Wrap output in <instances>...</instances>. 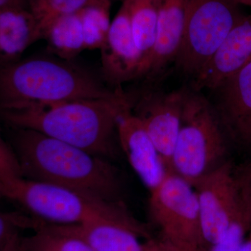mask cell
<instances>
[{"mask_svg":"<svg viewBox=\"0 0 251 251\" xmlns=\"http://www.w3.org/2000/svg\"><path fill=\"white\" fill-rule=\"evenodd\" d=\"M40 39L39 23L29 9L0 10L1 67L21 60L25 50Z\"/></svg>","mask_w":251,"mask_h":251,"instance_id":"2e32d148","label":"cell"},{"mask_svg":"<svg viewBox=\"0 0 251 251\" xmlns=\"http://www.w3.org/2000/svg\"><path fill=\"white\" fill-rule=\"evenodd\" d=\"M12 128L11 144L23 177L74 190L89 197L121 202L116 167L85 150L27 128Z\"/></svg>","mask_w":251,"mask_h":251,"instance_id":"6da1fadb","label":"cell"},{"mask_svg":"<svg viewBox=\"0 0 251 251\" xmlns=\"http://www.w3.org/2000/svg\"><path fill=\"white\" fill-rule=\"evenodd\" d=\"M49 53L65 60L74 59L86 50L80 11L58 18L46 30Z\"/></svg>","mask_w":251,"mask_h":251,"instance_id":"ac0fdd59","label":"cell"},{"mask_svg":"<svg viewBox=\"0 0 251 251\" xmlns=\"http://www.w3.org/2000/svg\"><path fill=\"white\" fill-rule=\"evenodd\" d=\"M112 0H92L80 11L86 50L100 49L111 26Z\"/></svg>","mask_w":251,"mask_h":251,"instance_id":"ffe728a7","label":"cell"},{"mask_svg":"<svg viewBox=\"0 0 251 251\" xmlns=\"http://www.w3.org/2000/svg\"><path fill=\"white\" fill-rule=\"evenodd\" d=\"M132 96V112L141 121L167 169L171 161L179 133L184 88L172 92L150 89Z\"/></svg>","mask_w":251,"mask_h":251,"instance_id":"9c48e42d","label":"cell"},{"mask_svg":"<svg viewBox=\"0 0 251 251\" xmlns=\"http://www.w3.org/2000/svg\"><path fill=\"white\" fill-rule=\"evenodd\" d=\"M234 1H236L238 4L245 5V6L251 7V0H234Z\"/></svg>","mask_w":251,"mask_h":251,"instance_id":"83f0119b","label":"cell"},{"mask_svg":"<svg viewBox=\"0 0 251 251\" xmlns=\"http://www.w3.org/2000/svg\"><path fill=\"white\" fill-rule=\"evenodd\" d=\"M251 62V15H244L193 79L192 88L213 90Z\"/></svg>","mask_w":251,"mask_h":251,"instance_id":"4fadbf2b","label":"cell"},{"mask_svg":"<svg viewBox=\"0 0 251 251\" xmlns=\"http://www.w3.org/2000/svg\"><path fill=\"white\" fill-rule=\"evenodd\" d=\"M186 0H161L156 44L145 77L153 80L175 62L182 39Z\"/></svg>","mask_w":251,"mask_h":251,"instance_id":"9a60e30c","label":"cell"},{"mask_svg":"<svg viewBox=\"0 0 251 251\" xmlns=\"http://www.w3.org/2000/svg\"><path fill=\"white\" fill-rule=\"evenodd\" d=\"M130 93L116 100H76L29 103L1 108V117L10 128L36 130L107 159L120 150L117 122L132 108Z\"/></svg>","mask_w":251,"mask_h":251,"instance_id":"7a4b0ae2","label":"cell"},{"mask_svg":"<svg viewBox=\"0 0 251 251\" xmlns=\"http://www.w3.org/2000/svg\"><path fill=\"white\" fill-rule=\"evenodd\" d=\"M211 101L229 140L251 148V62L223 81Z\"/></svg>","mask_w":251,"mask_h":251,"instance_id":"8fae6325","label":"cell"},{"mask_svg":"<svg viewBox=\"0 0 251 251\" xmlns=\"http://www.w3.org/2000/svg\"><path fill=\"white\" fill-rule=\"evenodd\" d=\"M239 251H251V229Z\"/></svg>","mask_w":251,"mask_h":251,"instance_id":"4316f807","label":"cell"},{"mask_svg":"<svg viewBox=\"0 0 251 251\" xmlns=\"http://www.w3.org/2000/svg\"><path fill=\"white\" fill-rule=\"evenodd\" d=\"M20 244L23 251H94L64 225L44 221L31 235L21 237Z\"/></svg>","mask_w":251,"mask_h":251,"instance_id":"d6986e66","label":"cell"},{"mask_svg":"<svg viewBox=\"0 0 251 251\" xmlns=\"http://www.w3.org/2000/svg\"><path fill=\"white\" fill-rule=\"evenodd\" d=\"M244 15L234 0H186L182 39L175 66L194 78Z\"/></svg>","mask_w":251,"mask_h":251,"instance_id":"8992f818","label":"cell"},{"mask_svg":"<svg viewBox=\"0 0 251 251\" xmlns=\"http://www.w3.org/2000/svg\"><path fill=\"white\" fill-rule=\"evenodd\" d=\"M112 1H121L122 2H123L124 1H125V0H112Z\"/></svg>","mask_w":251,"mask_h":251,"instance_id":"f1b7e54d","label":"cell"},{"mask_svg":"<svg viewBox=\"0 0 251 251\" xmlns=\"http://www.w3.org/2000/svg\"><path fill=\"white\" fill-rule=\"evenodd\" d=\"M100 50L101 75L110 87H122L126 82L143 76V61L132 32L128 0L122 2Z\"/></svg>","mask_w":251,"mask_h":251,"instance_id":"30bf717a","label":"cell"},{"mask_svg":"<svg viewBox=\"0 0 251 251\" xmlns=\"http://www.w3.org/2000/svg\"><path fill=\"white\" fill-rule=\"evenodd\" d=\"M251 229V224L242 205L224 237L209 251H239Z\"/></svg>","mask_w":251,"mask_h":251,"instance_id":"7402d4cb","label":"cell"},{"mask_svg":"<svg viewBox=\"0 0 251 251\" xmlns=\"http://www.w3.org/2000/svg\"><path fill=\"white\" fill-rule=\"evenodd\" d=\"M149 210L162 243L174 251H206L197 195L184 179L168 173L150 192Z\"/></svg>","mask_w":251,"mask_h":251,"instance_id":"52a82bcc","label":"cell"},{"mask_svg":"<svg viewBox=\"0 0 251 251\" xmlns=\"http://www.w3.org/2000/svg\"><path fill=\"white\" fill-rule=\"evenodd\" d=\"M130 25L143 61V77L156 44L161 0H128Z\"/></svg>","mask_w":251,"mask_h":251,"instance_id":"e0dca14e","label":"cell"},{"mask_svg":"<svg viewBox=\"0 0 251 251\" xmlns=\"http://www.w3.org/2000/svg\"><path fill=\"white\" fill-rule=\"evenodd\" d=\"M0 193L1 197L21 204L31 215L50 224L75 225L107 220L133 226L143 224L132 215L124 201L106 202L23 176L0 181Z\"/></svg>","mask_w":251,"mask_h":251,"instance_id":"277c9868","label":"cell"},{"mask_svg":"<svg viewBox=\"0 0 251 251\" xmlns=\"http://www.w3.org/2000/svg\"><path fill=\"white\" fill-rule=\"evenodd\" d=\"M233 175L241 204L251 224V158L234 168Z\"/></svg>","mask_w":251,"mask_h":251,"instance_id":"603a6c76","label":"cell"},{"mask_svg":"<svg viewBox=\"0 0 251 251\" xmlns=\"http://www.w3.org/2000/svg\"><path fill=\"white\" fill-rule=\"evenodd\" d=\"M117 130L120 150L145 187L151 192L170 172L132 108L126 110L119 117Z\"/></svg>","mask_w":251,"mask_h":251,"instance_id":"7c38bea8","label":"cell"},{"mask_svg":"<svg viewBox=\"0 0 251 251\" xmlns=\"http://www.w3.org/2000/svg\"><path fill=\"white\" fill-rule=\"evenodd\" d=\"M21 236H17L4 245L0 247V251H23L20 244Z\"/></svg>","mask_w":251,"mask_h":251,"instance_id":"484cf974","label":"cell"},{"mask_svg":"<svg viewBox=\"0 0 251 251\" xmlns=\"http://www.w3.org/2000/svg\"><path fill=\"white\" fill-rule=\"evenodd\" d=\"M128 92L73 61L39 57L1 67L0 108L76 100H116Z\"/></svg>","mask_w":251,"mask_h":251,"instance_id":"3957f363","label":"cell"},{"mask_svg":"<svg viewBox=\"0 0 251 251\" xmlns=\"http://www.w3.org/2000/svg\"><path fill=\"white\" fill-rule=\"evenodd\" d=\"M145 251H174L157 238H151L145 241Z\"/></svg>","mask_w":251,"mask_h":251,"instance_id":"d4e9b609","label":"cell"},{"mask_svg":"<svg viewBox=\"0 0 251 251\" xmlns=\"http://www.w3.org/2000/svg\"><path fill=\"white\" fill-rule=\"evenodd\" d=\"M226 161L194 186L206 251L219 242L241 208L233 175Z\"/></svg>","mask_w":251,"mask_h":251,"instance_id":"ba28073f","label":"cell"},{"mask_svg":"<svg viewBox=\"0 0 251 251\" xmlns=\"http://www.w3.org/2000/svg\"><path fill=\"white\" fill-rule=\"evenodd\" d=\"M227 138L211 100L201 91L184 88L182 115L172 157L171 173L194 187L227 161Z\"/></svg>","mask_w":251,"mask_h":251,"instance_id":"5b68a950","label":"cell"},{"mask_svg":"<svg viewBox=\"0 0 251 251\" xmlns=\"http://www.w3.org/2000/svg\"><path fill=\"white\" fill-rule=\"evenodd\" d=\"M92 0H29V11L39 23L43 39L48 28L58 18L78 13Z\"/></svg>","mask_w":251,"mask_h":251,"instance_id":"44dd1931","label":"cell"},{"mask_svg":"<svg viewBox=\"0 0 251 251\" xmlns=\"http://www.w3.org/2000/svg\"><path fill=\"white\" fill-rule=\"evenodd\" d=\"M94 251H145V240L151 239L147 225H133L100 220L81 224L64 225Z\"/></svg>","mask_w":251,"mask_h":251,"instance_id":"5bb4252c","label":"cell"},{"mask_svg":"<svg viewBox=\"0 0 251 251\" xmlns=\"http://www.w3.org/2000/svg\"><path fill=\"white\" fill-rule=\"evenodd\" d=\"M29 9V0H0V10Z\"/></svg>","mask_w":251,"mask_h":251,"instance_id":"cb8c5ba5","label":"cell"}]
</instances>
